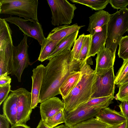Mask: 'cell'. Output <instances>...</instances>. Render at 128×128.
<instances>
[{
  "mask_svg": "<svg viewBox=\"0 0 128 128\" xmlns=\"http://www.w3.org/2000/svg\"><path fill=\"white\" fill-rule=\"evenodd\" d=\"M116 55L105 46L97 54L96 58V66L94 70L97 75L105 73L111 67H114Z\"/></svg>",
  "mask_w": 128,
  "mask_h": 128,
  "instance_id": "8fae6325",
  "label": "cell"
},
{
  "mask_svg": "<svg viewBox=\"0 0 128 128\" xmlns=\"http://www.w3.org/2000/svg\"><path fill=\"white\" fill-rule=\"evenodd\" d=\"M10 123L3 114H0V128H10Z\"/></svg>",
  "mask_w": 128,
  "mask_h": 128,
  "instance_id": "e575fe53",
  "label": "cell"
},
{
  "mask_svg": "<svg viewBox=\"0 0 128 128\" xmlns=\"http://www.w3.org/2000/svg\"><path fill=\"white\" fill-rule=\"evenodd\" d=\"M85 26H78L77 23L71 25L58 26L53 28L47 38L53 40H60L68 35L79 30Z\"/></svg>",
  "mask_w": 128,
  "mask_h": 128,
  "instance_id": "ac0fdd59",
  "label": "cell"
},
{
  "mask_svg": "<svg viewBox=\"0 0 128 128\" xmlns=\"http://www.w3.org/2000/svg\"><path fill=\"white\" fill-rule=\"evenodd\" d=\"M114 98L115 97L114 96L91 98L87 101L81 104L78 107L82 108L98 105L112 101Z\"/></svg>",
  "mask_w": 128,
  "mask_h": 128,
  "instance_id": "83f0119b",
  "label": "cell"
},
{
  "mask_svg": "<svg viewBox=\"0 0 128 128\" xmlns=\"http://www.w3.org/2000/svg\"><path fill=\"white\" fill-rule=\"evenodd\" d=\"M109 126L94 117L77 124L70 128H106Z\"/></svg>",
  "mask_w": 128,
  "mask_h": 128,
  "instance_id": "484cf974",
  "label": "cell"
},
{
  "mask_svg": "<svg viewBox=\"0 0 128 128\" xmlns=\"http://www.w3.org/2000/svg\"><path fill=\"white\" fill-rule=\"evenodd\" d=\"M95 117L102 122L111 126L119 124L127 120L120 112L108 107L102 109Z\"/></svg>",
  "mask_w": 128,
  "mask_h": 128,
  "instance_id": "e0dca14e",
  "label": "cell"
},
{
  "mask_svg": "<svg viewBox=\"0 0 128 128\" xmlns=\"http://www.w3.org/2000/svg\"><path fill=\"white\" fill-rule=\"evenodd\" d=\"M92 38V36L90 34L85 35L82 47L77 62V64L80 68L88 60Z\"/></svg>",
  "mask_w": 128,
  "mask_h": 128,
  "instance_id": "cb8c5ba5",
  "label": "cell"
},
{
  "mask_svg": "<svg viewBox=\"0 0 128 128\" xmlns=\"http://www.w3.org/2000/svg\"><path fill=\"white\" fill-rule=\"evenodd\" d=\"M128 124V120L121 124L111 126H110L106 128H126Z\"/></svg>",
  "mask_w": 128,
  "mask_h": 128,
  "instance_id": "8d00e7d4",
  "label": "cell"
},
{
  "mask_svg": "<svg viewBox=\"0 0 128 128\" xmlns=\"http://www.w3.org/2000/svg\"><path fill=\"white\" fill-rule=\"evenodd\" d=\"M85 35L83 33L80 35L76 40L72 50V56L71 64L78 69H80L77 64V61L82 47L85 38Z\"/></svg>",
  "mask_w": 128,
  "mask_h": 128,
  "instance_id": "d4e9b609",
  "label": "cell"
},
{
  "mask_svg": "<svg viewBox=\"0 0 128 128\" xmlns=\"http://www.w3.org/2000/svg\"><path fill=\"white\" fill-rule=\"evenodd\" d=\"M78 32L79 30L76 31L62 39L46 60H49L64 51L71 50L76 40Z\"/></svg>",
  "mask_w": 128,
  "mask_h": 128,
  "instance_id": "ffe728a7",
  "label": "cell"
},
{
  "mask_svg": "<svg viewBox=\"0 0 128 128\" xmlns=\"http://www.w3.org/2000/svg\"><path fill=\"white\" fill-rule=\"evenodd\" d=\"M66 121L64 110H62L44 122V124L50 128H52Z\"/></svg>",
  "mask_w": 128,
  "mask_h": 128,
  "instance_id": "4316f807",
  "label": "cell"
},
{
  "mask_svg": "<svg viewBox=\"0 0 128 128\" xmlns=\"http://www.w3.org/2000/svg\"><path fill=\"white\" fill-rule=\"evenodd\" d=\"M118 86L119 90L115 97L116 99L121 102L128 101V82Z\"/></svg>",
  "mask_w": 128,
  "mask_h": 128,
  "instance_id": "4dcf8cb0",
  "label": "cell"
},
{
  "mask_svg": "<svg viewBox=\"0 0 128 128\" xmlns=\"http://www.w3.org/2000/svg\"><path fill=\"white\" fill-rule=\"evenodd\" d=\"M127 32H128V31H127Z\"/></svg>",
  "mask_w": 128,
  "mask_h": 128,
  "instance_id": "7bdbcfd3",
  "label": "cell"
},
{
  "mask_svg": "<svg viewBox=\"0 0 128 128\" xmlns=\"http://www.w3.org/2000/svg\"><path fill=\"white\" fill-rule=\"evenodd\" d=\"M45 66L42 64L37 66L32 70V84L31 93L32 109L39 103V98L44 77Z\"/></svg>",
  "mask_w": 128,
  "mask_h": 128,
  "instance_id": "4fadbf2b",
  "label": "cell"
},
{
  "mask_svg": "<svg viewBox=\"0 0 128 128\" xmlns=\"http://www.w3.org/2000/svg\"><path fill=\"white\" fill-rule=\"evenodd\" d=\"M52 128H70V127L67 126L65 124H62L59 126Z\"/></svg>",
  "mask_w": 128,
  "mask_h": 128,
  "instance_id": "60d3db41",
  "label": "cell"
},
{
  "mask_svg": "<svg viewBox=\"0 0 128 128\" xmlns=\"http://www.w3.org/2000/svg\"><path fill=\"white\" fill-rule=\"evenodd\" d=\"M11 86L10 84L5 86L0 87V105L8 96L10 90Z\"/></svg>",
  "mask_w": 128,
  "mask_h": 128,
  "instance_id": "d6a6232c",
  "label": "cell"
},
{
  "mask_svg": "<svg viewBox=\"0 0 128 128\" xmlns=\"http://www.w3.org/2000/svg\"><path fill=\"white\" fill-rule=\"evenodd\" d=\"M15 90L18 96L16 124H26L30 120L32 111L31 93L23 88Z\"/></svg>",
  "mask_w": 128,
  "mask_h": 128,
  "instance_id": "30bf717a",
  "label": "cell"
},
{
  "mask_svg": "<svg viewBox=\"0 0 128 128\" xmlns=\"http://www.w3.org/2000/svg\"><path fill=\"white\" fill-rule=\"evenodd\" d=\"M73 3L84 5L92 10L99 11L105 8L109 3V0H70Z\"/></svg>",
  "mask_w": 128,
  "mask_h": 128,
  "instance_id": "603a6c76",
  "label": "cell"
},
{
  "mask_svg": "<svg viewBox=\"0 0 128 128\" xmlns=\"http://www.w3.org/2000/svg\"><path fill=\"white\" fill-rule=\"evenodd\" d=\"M113 103L112 101H111L92 106L78 107L70 112L65 113V124L70 127L79 123L95 117L102 109L108 107L110 104Z\"/></svg>",
  "mask_w": 128,
  "mask_h": 128,
  "instance_id": "ba28073f",
  "label": "cell"
},
{
  "mask_svg": "<svg viewBox=\"0 0 128 128\" xmlns=\"http://www.w3.org/2000/svg\"><path fill=\"white\" fill-rule=\"evenodd\" d=\"M64 104L58 98L54 97L40 103V113L43 122L60 111L64 110Z\"/></svg>",
  "mask_w": 128,
  "mask_h": 128,
  "instance_id": "7c38bea8",
  "label": "cell"
},
{
  "mask_svg": "<svg viewBox=\"0 0 128 128\" xmlns=\"http://www.w3.org/2000/svg\"><path fill=\"white\" fill-rule=\"evenodd\" d=\"M123 64L115 76V84L117 86L128 74V59L123 60Z\"/></svg>",
  "mask_w": 128,
  "mask_h": 128,
  "instance_id": "f546056e",
  "label": "cell"
},
{
  "mask_svg": "<svg viewBox=\"0 0 128 128\" xmlns=\"http://www.w3.org/2000/svg\"><path fill=\"white\" fill-rule=\"evenodd\" d=\"M110 14L108 12L101 10L95 12L89 18V24L87 30L92 36L104 26L108 24Z\"/></svg>",
  "mask_w": 128,
  "mask_h": 128,
  "instance_id": "2e32d148",
  "label": "cell"
},
{
  "mask_svg": "<svg viewBox=\"0 0 128 128\" xmlns=\"http://www.w3.org/2000/svg\"><path fill=\"white\" fill-rule=\"evenodd\" d=\"M128 120V124H127V125L126 128H128V120Z\"/></svg>",
  "mask_w": 128,
  "mask_h": 128,
  "instance_id": "b9f144b4",
  "label": "cell"
},
{
  "mask_svg": "<svg viewBox=\"0 0 128 128\" xmlns=\"http://www.w3.org/2000/svg\"><path fill=\"white\" fill-rule=\"evenodd\" d=\"M128 30V8L120 10L110 14L108 24L106 48L116 55L122 37Z\"/></svg>",
  "mask_w": 128,
  "mask_h": 128,
  "instance_id": "3957f363",
  "label": "cell"
},
{
  "mask_svg": "<svg viewBox=\"0 0 128 128\" xmlns=\"http://www.w3.org/2000/svg\"><path fill=\"white\" fill-rule=\"evenodd\" d=\"M10 128H31L26 124H20L12 126Z\"/></svg>",
  "mask_w": 128,
  "mask_h": 128,
  "instance_id": "74e56055",
  "label": "cell"
},
{
  "mask_svg": "<svg viewBox=\"0 0 128 128\" xmlns=\"http://www.w3.org/2000/svg\"><path fill=\"white\" fill-rule=\"evenodd\" d=\"M36 128H50L46 126L44 124V122L40 120V121Z\"/></svg>",
  "mask_w": 128,
  "mask_h": 128,
  "instance_id": "f35d334b",
  "label": "cell"
},
{
  "mask_svg": "<svg viewBox=\"0 0 128 128\" xmlns=\"http://www.w3.org/2000/svg\"><path fill=\"white\" fill-rule=\"evenodd\" d=\"M118 55L123 60L128 59V36H122L118 44Z\"/></svg>",
  "mask_w": 128,
  "mask_h": 128,
  "instance_id": "f1b7e54d",
  "label": "cell"
},
{
  "mask_svg": "<svg viewBox=\"0 0 128 128\" xmlns=\"http://www.w3.org/2000/svg\"><path fill=\"white\" fill-rule=\"evenodd\" d=\"M80 77L76 85L69 95L64 100L66 114L76 109L80 105L91 97L94 84L97 74L87 61L80 68Z\"/></svg>",
  "mask_w": 128,
  "mask_h": 128,
  "instance_id": "7a4b0ae2",
  "label": "cell"
},
{
  "mask_svg": "<svg viewBox=\"0 0 128 128\" xmlns=\"http://www.w3.org/2000/svg\"><path fill=\"white\" fill-rule=\"evenodd\" d=\"M11 80L10 77L8 75L0 77V87L10 84Z\"/></svg>",
  "mask_w": 128,
  "mask_h": 128,
  "instance_id": "d590c367",
  "label": "cell"
},
{
  "mask_svg": "<svg viewBox=\"0 0 128 128\" xmlns=\"http://www.w3.org/2000/svg\"><path fill=\"white\" fill-rule=\"evenodd\" d=\"M4 19L18 26L24 34L37 40L41 46L46 39L42 26L39 22H29L19 17L11 16Z\"/></svg>",
  "mask_w": 128,
  "mask_h": 128,
  "instance_id": "9c48e42d",
  "label": "cell"
},
{
  "mask_svg": "<svg viewBox=\"0 0 128 128\" xmlns=\"http://www.w3.org/2000/svg\"><path fill=\"white\" fill-rule=\"evenodd\" d=\"M72 50L49 60L45 66L39 96V103L60 94L59 88L71 71L78 70L71 64Z\"/></svg>",
  "mask_w": 128,
  "mask_h": 128,
  "instance_id": "6da1fadb",
  "label": "cell"
},
{
  "mask_svg": "<svg viewBox=\"0 0 128 128\" xmlns=\"http://www.w3.org/2000/svg\"><path fill=\"white\" fill-rule=\"evenodd\" d=\"M120 110L121 114L128 120V101H124L121 102L118 105Z\"/></svg>",
  "mask_w": 128,
  "mask_h": 128,
  "instance_id": "836d02e7",
  "label": "cell"
},
{
  "mask_svg": "<svg viewBox=\"0 0 128 128\" xmlns=\"http://www.w3.org/2000/svg\"><path fill=\"white\" fill-rule=\"evenodd\" d=\"M128 82V74L122 80L120 84L117 86L123 84Z\"/></svg>",
  "mask_w": 128,
  "mask_h": 128,
  "instance_id": "ab89813d",
  "label": "cell"
},
{
  "mask_svg": "<svg viewBox=\"0 0 128 128\" xmlns=\"http://www.w3.org/2000/svg\"><path fill=\"white\" fill-rule=\"evenodd\" d=\"M28 36L25 34L20 43L16 46H13L12 68V76L15 75L19 82L21 81L22 74L24 70L32 64L30 61L28 53Z\"/></svg>",
  "mask_w": 128,
  "mask_h": 128,
  "instance_id": "8992f818",
  "label": "cell"
},
{
  "mask_svg": "<svg viewBox=\"0 0 128 128\" xmlns=\"http://www.w3.org/2000/svg\"><path fill=\"white\" fill-rule=\"evenodd\" d=\"M115 79L114 67L103 74H97L91 98L114 96L115 88Z\"/></svg>",
  "mask_w": 128,
  "mask_h": 128,
  "instance_id": "52a82bcc",
  "label": "cell"
},
{
  "mask_svg": "<svg viewBox=\"0 0 128 128\" xmlns=\"http://www.w3.org/2000/svg\"><path fill=\"white\" fill-rule=\"evenodd\" d=\"M52 12L51 23L54 26L70 24L77 8L66 0H47Z\"/></svg>",
  "mask_w": 128,
  "mask_h": 128,
  "instance_id": "5b68a950",
  "label": "cell"
},
{
  "mask_svg": "<svg viewBox=\"0 0 128 128\" xmlns=\"http://www.w3.org/2000/svg\"><path fill=\"white\" fill-rule=\"evenodd\" d=\"M38 0H0V14L16 15L28 21L39 22Z\"/></svg>",
  "mask_w": 128,
  "mask_h": 128,
  "instance_id": "277c9868",
  "label": "cell"
},
{
  "mask_svg": "<svg viewBox=\"0 0 128 128\" xmlns=\"http://www.w3.org/2000/svg\"><path fill=\"white\" fill-rule=\"evenodd\" d=\"M61 40H53L47 37L41 46V50L38 60L41 62L46 60Z\"/></svg>",
  "mask_w": 128,
  "mask_h": 128,
  "instance_id": "7402d4cb",
  "label": "cell"
},
{
  "mask_svg": "<svg viewBox=\"0 0 128 128\" xmlns=\"http://www.w3.org/2000/svg\"><path fill=\"white\" fill-rule=\"evenodd\" d=\"M80 77V70H73L64 81L59 88L62 99H64L72 91L78 82Z\"/></svg>",
  "mask_w": 128,
  "mask_h": 128,
  "instance_id": "d6986e66",
  "label": "cell"
},
{
  "mask_svg": "<svg viewBox=\"0 0 128 128\" xmlns=\"http://www.w3.org/2000/svg\"><path fill=\"white\" fill-rule=\"evenodd\" d=\"M108 24L102 27L92 36L90 48L88 59L94 56L105 46L107 38Z\"/></svg>",
  "mask_w": 128,
  "mask_h": 128,
  "instance_id": "9a60e30c",
  "label": "cell"
},
{
  "mask_svg": "<svg viewBox=\"0 0 128 128\" xmlns=\"http://www.w3.org/2000/svg\"><path fill=\"white\" fill-rule=\"evenodd\" d=\"M109 3L114 9H126L128 5V0H109Z\"/></svg>",
  "mask_w": 128,
  "mask_h": 128,
  "instance_id": "1f68e13d",
  "label": "cell"
},
{
  "mask_svg": "<svg viewBox=\"0 0 128 128\" xmlns=\"http://www.w3.org/2000/svg\"><path fill=\"white\" fill-rule=\"evenodd\" d=\"M12 40H6L0 42V52H2L5 57L8 74H12Z\"/></svg>",
  "mask_w": 128,
  "mask_h": 128,
  "instance_id": "44dd1931",
  "label": "cell"
},
{
  "mask_svg": "<svg viewBox=\"0 0 128 128\" xmlns=\"http://www.w3.org/2000/svg\"><path fill=\"white\" fill-rule=\"evenodd\" d=\"M11 91L4 102L2 109L3 114L12 126L16 124L18 96L15 90Z\"/></svg>",
  "mask_w": 128,
  "mask_h": 128,
  "instance_id": "5bb4252c",
  "label": "cell"
}]
</instances>
